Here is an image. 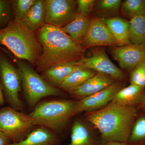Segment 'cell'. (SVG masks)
<instances>
[{"label": "cell", "instance_id": "cell-30", "mask_svg": "<svg viewBox=\"0 0 145 145\" xmlns=\"http://www.w3.org/2000/svg\"><path fill=\"white\" fill-rule=\"evenodd\" d=\"M8 138L2 133L0 132V145H6Z\"/></svg>", "mask_w": 145, "mask_h": 145}, {"label": "cell", "instance_id": "cell-5", "mask_svg": "<svg viewBox=\"0 0 145 145\" xmlns=\"http://www.w3.org/2000/svg\"><path fill=\"white\" fill-rule=\"evenodd\" d=\"M18 66L25 96L29 105L34 106L48 96H63L62 91L48 83L29 65L15 59Z\"/></svg>", "mask_w": 145, "mask_h": 145}, {"label": "cell", "instance_id": "cell-12", "mask_svg": "<svg viewBox=\"0 0 145 145\" xmlns=\"http://www.w3.org/2000/svg\"><path fill=\"white\" fill-rule=\"evenodd\" d=\"M110 52L122 69L132 70L145 60V44L113 46Z\"/></svg>", "mask_w": 145, "mask_h": 145}, {"label": "cell", "instance_id": "cell-19", "mask_svg": "<svg viewBox=\"0 0 145 145\" xmlns=\"http://www.w3.org/2000/svg\"><path fill=\"white\" fill-rule=\"evenodd\" d=\"M91 20L89 16L78 13L72 20L61 29L75 41L81 44L88 31Z\"/></svg>", "mask_w": 145, "mask_h": 145}, {"label": "cell", "instance_id": "cell-24", "mask_svg": "<svg viewBox=\"0 0 145 145\" xmlns=\"http://www.w3.org/2000/svg\"><path fill=\"white\" fill-rule=\"evenodd\" d=\"M121 11L124 16L131 19L145 14V0H125L122 2Z\"/></svg>", "mask_w": 145, "mask_h": 145}, {"label": "cell", "instance_id": "cell-13", "mask_svg": "<svg viewBox=\"0 0 145 145\" xmlns=\"http://www.w3.org/2000/svg\"><path fill=\"white\" fill-rule=\"evenodd\" d=\"M116 81L108 75L97 72L94 76L69 93L72 98L79 101L103 90Z\"/></svg>", "mask_w": 145, "mask_h": 145}, {"label": "cell", "instance_id": "cell-32", "mask_svg": "<svg viewBox=\"0 0 145 145\" xmlns=\"http://www.w3.org/2000/svg\"><path fill=\"white\" fill-rule=\"evenodd\" d=\"M103 145H128L127 143L117 142H110L106 143Z\"/></svg>", "mask_w": 145, "mask_h": 145}, {"label": "cell", "instance_id": "cell-14", "mask_svg": "<svg viewBox=\"0 0 145 145\" xmlns=\"http://www.w3.org/2000/svg\"><path fill=\"white\" fill-rule=\"evenodd\" d=\"M45 17V1L37 0L20 22L27 29L34 33L44 24Z\"/></svg>", "mask_w": 145, "mask_h": 145}, {"label": "cell", "instance_id": "cell-17", "mask_svg": "<svg viewBox=\"0 0 145 145\" xmlns=\"http://www.w3.org/2000/svg\"><path fill=\"white\" fill-rule=\"evenodd\" d=\"M144 88L130 84L120 89L111 102L124 106H135L140 104L144 92Z\"/></svg>", "mask_w": 145, "mask_h": 145}, {"label": "cell", "instance_id": "cell-26", "mask_svg": "<svg viewBox=\"0 0 145 145\" xmlns=\"http://www.w3.org/2000/svg\"><path fill=\"white\" fill-rule=\"evenodd\" d=\"M37 0H16L13 1L15 20L20 22Z\"/></svg>", "mask_w": 145, "mask_h": 145}, {"label": "cell", "instance_id": "cell-25", "mask_svg": "<svg viewBox=\"0 0 145 145\" xmlns=\"http://www.w3.org/2000/svg\"><path fill=\"white\" fill-rule=\"evenodd\" d=\"M145 140V116L139 117L132 127L128 142L136 143Z\"/></svg>", "mask_w": 145, "mask_h": 145}, {"label": "cell", "instance_id": "cell-7", "mask_svg": "<svg viewBox=\"0 0 145 145\" xmlns=\"http://www.w3.org/2000/svg\"><path fill=\"white\" fill-rule=\"evenodd\" d=\"M0 78L3 91L8 103L16 110H22L23 105L19 97L22 83L20 72L1 54Z\"/></svg>", "mask_w": 145, "mask_h": 145}, {"label": "cell", "instance_id": "cell-23", "mask_svg": "<svg viewBox=\"0 0 145 145\" xmlns=\"http://www.w3.org/2000/svg\"><path fill=\"white\" fill-rule=\"evenodd\" d=\"M121 0H100L96 2L95 13L96 17L103 19L116 17L122 3Z\"/></svg>", "mask_w": 145, "mask_h": 145}, {"label": "cell", "instance_id": "cell-33", "mask_svg": "<svg viewBox=\"0 0 145 145\" xmlns=\"http://www.w3.org/2000/svg\"><path fill=\"white\" fill-rule=\"evenodd\" d=\"M139 105H140V107L141 108L145 109V92H144V93L143 95L141 102H140V104H139Z\"/></svg>", "mask_w": 145, "mask_h": 145}, {"label": "cell", "instance_id": "cell-9", "mask_svg": "<svg viewBox=\"0 0 145 145\" xmlns=\"http://www.w3.org/2000/svg\"><path fill=\"white\" fill-rule=\"evenodd\" d=\"M78 64L110 76L117 81H122L125 75L111 61L105 50L98 48L93 49L90 56L83 57L78 61Z\"/></svg>", "mask_w": 145, "mask_h": 145}, {"label": "cell", "instance_id": "cell-2", "mask_svg": "<svg viewBox=\"0 0 145 145\" xmlns=\"http://www.w3.org/2000/svg\"><path fill=\"white\" fill-rule=\"evenodd\" d=\"M135 106H124L110 102L96 111L86 112V120L101 133L105 143H127L137 116Z\"/></svg>", "mask_w": 145, "mask_h": 145}, {"label": "cell", "instance_id": "cell-8", "mask_svg": "<svg viewBox=\"0 0 145 145\" xmlns=\"http://www.w3.org/2000/svg\"><path fill=\"white\" fill-rule=\"evenodd\" d=\"M77 14V1H45V24L61 28L72 20Z\"/></svg>", "mask_w": 145, "mask_h": 145}, {"label": "cell", "instance_id": "cell-21", "mask_svg": "<svg viewBox=\"0 0 145 145\" xmlns=\"http://www.w3.org/2000/svg\"><path fill=\"white\" fill-rule=\"evenodd\" d=\"M67 145H96V144L86 124L80 120H76L72 124L71 142Z\"/></svg>", "mask_w": 145, "mask_h": 145}, {"label": "cell", "instance_id": "cell-31", "mask_svg": "<svg viewBox=\"0 0 145 145\" xmlns=\"http://www.w3.org/2000/svg\"><path fill=\"white\" fill-rule=\"evenodd\" d=\"M4 103V99L3 93L1 84L0 81V106L2 105Z\"/></svg>", "mask_w": 145, "mask_h": 145}, {"label": "cell", "instance_id": "cell-27", "mask_svg": "<svg viewBox=\"0 0 145 145\" xmlns=\"http://www.w3.org/2000/svg\"><path fill=\"white\" fill-rule=\"evenodd\" d=\"M130 84L145 87V60L131 70L130 75Z\"/></svg>", "mask_w": 145, "mask_h": 145}, {"label": "cell", "instance_id": "cell-18", "mask_svg": "<svg viewBox=\"0 0 145 145\" xmlns=\"http://www.w3.org/2000/svg\"><path fill=\"white\" fill-rule=\"evenodd\" d=\"M96 72L95 71L79 65L68 75L59 88L70 93L94 76Z\"/></svg>", "mask_w": 145, "mask_h": 145}, {"label": "cell", "instance_id": "cell-28", "mask_svg": "<svg viewBox=\"0 0 145 145\" xmlns=\"http://www.w3.org/2000/svg\"><path fill=\"white\" fill-rule=\"evenodd\" d=\"M78 13L84 16H89L95 5L96 1L94 0H78Z\"/></svg>", "mask_w": 145, "mask_h": 145}, {"label": "cell", "instance_id": "cell-4", "mask_svg": "<svg viewBox=\"0 0 145 145\" xmlns=\"http://www.w3.org/2000/svg\"><path fill=\"white\" fill-rule=\"evenodd\" d=\"M77 101L54 100L38 104L28 114L34 125L42 126L56 131H61L73 116Z\"/></svg>", "mask_w": 145, "mask_h": 145}, {"label": "cell", "instance_id": "cell-22", "mask_svg": "<svg viewBox=\"0 0 145 145\" xmlns=\"http://www.w3.org/2000/svg\"><path fill=\"white\" fill-rule=\"evenodd\" d=\"M129 24L131 44H145V14L131 18Z\"/></svg>", "mask_w": 145, "mask_h": 145}, {"label": "cell", "instance_id": "cell-11", "mask_svg": "<svg viewBox=\"0 0 145 145\" xmlns=\"http://www.w3.org/2000/svg\"><path fill=\"white\" fill-rule=\"evenodd\" d=\"M81 44L85 49L95 46H118L104 19L98 17L91 20L89 28Z\"/></svg>", "mask_w": 145, "mask_h": 145}, {"label": "cell", "instance_id": "cell-16", "mask_svg": "<svg viewBox=\"0 0 145 145\" xmlns=\"http://www.w3.org/2000/svg\"><path fill=\"white\" fill-rule=\"evenodd\" d=\"M78 65V61L60 64L42 72L41 76L48 83L59 88L68 75Z\"/></svg>", "mask_w": 145, "mask_h": 145}, {"label": "cell", "instance_id": "cell-10", "mask_svg": "<svg viewBox=\"0 0 145 145\" xmlns=\"http://www.w3.org/2000/svg\"><path fill=\"white\" fill-rule=\"evenodd\" d=\"M124 87L122 81H116L103 90L77 101L73 116L83 112H91L106 106L112 101L115 94Z\"/></svg>", "mask_w": 145, "mask_h": 145}, {"label": "cell", "instance_id": "cell-6", "mask_svg": "<svg viewBox=\"0 0 145 145\" xmlns=\"http://www.w3.org/2000/svg\"><path fill=\"white\" fill-rule=\"evenodd\" d=\"M34 126L28 114L10 107L0 110V132L16 142L25 139Z\"/></svg>", "mask_w": 145, "mask_h": 145}, {"label": "cell", "instance_id": "cell-29", "mask_svg": "<svg viewBox=\"0 0 145 145\" xmlns=\"http://www.w3.org/2000/svg\"><path fill=\"white\" fill-rule=\"evenodd\" d=\"M10 16L9 1L0 0V26L9 20Z\"/></svg>", "mask_w": 145, "mask_h": 145}, {"label": "cell", "instance_id": "cell-20", "mask_svg": "<svg viewBox=\"0 0 145 145\" xmlns=\"http://www.w3.org/2000/svg\"><path fill=\"white\" fill-rule=\"evenodd\" d=\"M56 140L52 132L42 127L32 131L23 140L6 145H52Z\"/></svg>", "mask_w": 145, "mask_h": 145}, {"label": "cell", "instance_id": "cell-3", "mask_svg": "<svg viewBox=\"0 0 145 145\" xmlns=\"http://www.w3.org/2000/svg\"><path fill=\"white\" fill-rule=\"evenodd\" d=\"M0 44L6 47L17 58L35 65L41 56L42 47L34 33L20 22L14 20L0 28Z\"/></svg>", "mask_w": 145, "mask_h": 145}, {"label": "cell", "instance_id": "cell-1", "mask_svg": "<svg viewBox=\"0 0 145 145\" xmlns=\"http://www.w3.org/2000/svg\"><path fill=\"white\" fill-rule=\"evenodd\" d=\"M36 37L42 49L34 65L38 72H43L60 64L78 61L84 57L85 49L61 27L44 24Z\"/></svg>", "mask_w": 145, "mask_h": 145}, {"label": "cell", "instance_id": "cell-15", "mask_svg": "<svg viewBox=\"0 0 145 145\" xmlns=\"http://www.w3.org/2000/svg\"><path fill=\"white\" fill-rule=\"evenodd\" d=\"M104 20L118 46L131 44L130 40L129 21L117 16Z\"/></svg>", "mask_w": 145, "mask_h": 145}]
</instances>
